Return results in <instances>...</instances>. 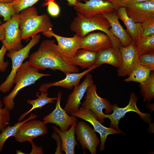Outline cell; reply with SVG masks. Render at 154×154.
Instances as JSON below:
<instances>
[{"label": "cell", "instance_id": "6da1fadb", "mask_svg": "<svg viewBox=\"0 0 154 154\" xmlns=\"http://www.w3.org/2000/svg\"><path fill=\"white\" fill-rule=\"evenodd\" d=\"M54 40H44L38 50L29 56L30 63L39 70H57L65 75L78 72L79 69L77 66L68 64L60 55Z\"/></svg>", "mask_w": 154, "mask_h": 154}, {"label": "cell", "instance_id": "7a4b0ae2", "mask_svg": "<svg viewBox=\"0 0 154 154\" xmlns=\"http://www.w3.org/2000/svg\"><path fill=\"white\" fill-rule=\"evenodd\" d=\"M18 14L22 40H27L40 32L52 30L53 25L49 16L46 13L38 15L34 7L24 9Z\"/></svg>", "mask_w": 154, "mask_h": 154}, {"label": "cell", "instance_id": "3957f363", "mask_svg": "<svg viewBox=\"0 0 154 154\" xmlns=\"http://www.w3.org/2000/svg\"><path fill=\"white\" fill-rule=\"evenodd\" d=\"M70 25V29L75 34L82 38L90 33L96 30L101 31L108 35L110 38L113 46L119 49L122 46L118 39L110 32V25L102 14L88 17L79 13H76Z\"/></svg>", "mask_w": 154, "mask_h": 154}, {"label": "cell", "instance_id": "277c9868", "mask_svg": "<svg viewBox=\"0 0 154 154\" xmlns=\"http://www.w3.org/2000/svg\"><path fill=\"white\" fill-rule=\"evenodd\" d=\"M39 70L31 64L29 61L23 63L14 77V84H15V86L9 94L3 98L5 107L10 110H13L15 106L14 100L21 90L35 83L36 81L42 77L50 76L49 74L39 73Z\"/></svg>", "mask_w": 154, "mask_h": 154}, {"label": "cell", "instance_id": "5b68a950", "mask_svg": "<svg viewBox=\"0 0 154 154\" xmlns=\"http://www.w3.org/2000/svg\"><path fill=\"white\" fill-rule=\"evenodd\" d=\"M40 37V35L37 34L32 37L25 47L18 50L9 52L7 54L12 60V69L6 80L0 86V91L6 93L10 91L14 84V78L17 71L23 61L29 57L31 48L39 42Z\"/></svg>", "mask_w": 154, "mask_h": 154}, {"label": "cell", "instance_id": "8992f818", "mask_svg": "<svg viewBox=\"0 0 154 154\" xmlns=\"http://www.w3.org/2000/svg\"><path fill=\"white\" fill-rule=\"evenodd\" d=\"M97 86L94 84L88 87L85 97V100L81 104L82 108L91 110L96 116L98 120L101 123L104 121L105 114L103 112L105 109L106 114L112 111V105L106 98L100 97L97 93Z\"/></svg>", "mask_w": 154, "mask_h": 154}, {"label": "cell", "instance_id": "52a82bcc", "mask_svg": "<svg viewBox=\"0 0 154 154\" xmlns=\"http://www.w3.org/2000/svg\"><path fill=\"white\" fill-rule=\"evenodd\" d=\"M47 37H52L56 40L58 44L56 50L60 55L70 64L78 50L80 49L81 38L76 34L71 37H67L59 36L54 33L52 30L42 33Z\"/></svg>", "mask_w": 154, "mask_h": 154}, {"label": "cell", "instance_id": "ba28073f", "mask_svg": "<svg viewBox=\"0 0 154 154\" xmlns=\"http://www.w3.org/2000/svg\"><path fill=\"white\" fill-rule=\"evenodd\" d=\"M137 100L138 98L136 94L132 92L130 95L129 103L125 107L120 108L116 104L112 105V114H105V118H108L110 120V127L124 133L119 128V121L121 118L124 116L126 114L131 111L137 113L144 122L150 123V115L143 113L138 109L137 105Z\"/></svg>", "mask_w": 154, "mask_h": 154}, {"label": "cell", "instance_id": "9c48e42d", "mask_svg": "<svg viewBox=\"0 0 154 154\" xmlns=\"http://www.w3.org/2000/svg\"><path fill=\"white\" fill-rule=\"evenodd\" d=\"M71 116L81 118L90 123L96 132L100 135L101 144L100 150L102 151L105 149V143L108 135L110 134L123 133L111 127H106L102 125L98 119L95 114L90 110L80 108L77 112L72 113Z\"/></svg>", "mask_w": 154, "mask_h": 154}, {"label": "cell", "instance_id": "30bf717a", "mask_svg": "<svg viewBox=\"0 0 154 154\" xmlns=\"http://www.w3.org/2000/svg\"><path fill=\"white\" fill-rule=\"evenodd\" d=\"M47 123L45 121L31 120L23 124L13 137L19 142H30L34 138L47 133Z\"/></svg>", "mask_w": 154, "mask_h": 154}, {"label": "cell", "instance_id": "8fae6325", "mask_svg": "<svg viewBox=\"0 0 154 154\" xmlns=\"http://www.w3.org/2000/svg\"><path fill=\"white\" fill-rule=\"evenodd\" d=\"M94 129L86 123L80 121L77 123L75 133L77 140L84 149H88L91 154H96L100 140Z\"/></svg>", "mask_w": 154, "mask_h": 154}, {"label": "cell", "instance_id": "7c38bea8", "mask_svg": "<svg viewBox=\"0 0 154 154\" xmlns=\"http://www.w3.org/2000/svg\"><path fill=\"white\" fill-rule=\"evenodd\" d=\"M62 95V92L58 93L55 109L44 116L43 120L47 123L56 124L59 127L61 131L64 132L67 131L73 123H77L78 120L76 117L69 116L65 110L61 108L60 103Z\"/></svg>", "mask_w": 154, "mask_h": 154}, {"label": "cell", "instance_id": "4fadbf2b", "mask_svg": "<svg viewBox=\"0 0 154 154\" xmlns=\"http://www.w3.org/2000/svg\"><path fill=\"white\" fill-rule=\"evenodd\" d=\"M18 14L7 21L5 27V36L2 41L3 45L9 52L19 50L23 47L21 42V33L19 26Z\"/></svg>", "mask_w": 154, "mask_h": 154}, {"label": "cell", "instance_id": "5bb4252c", "mask_svg": "<svg viewBox=\"0 0 154 154\" xmlns=\"http://www.w3.org/2000/svg\"><path fill=\"white\" fill-rule=\"evenodd\" d=\"M82 3L78 2L74 7V10L86 17H90L114 11L113 5L104 0H88Z\"/></svg>", "mask_w": 154, "mask_h": 154}, {"label": "cell", "instance_id": "9a60e30c", "mask_svg": "<svg viewBox=\"0 0 154 154\" xmlns=\"http://www.w3.org/2000/svg\"><path fill=\"white\" fill-rule=\"evenodd\" d=\"M125 7L128 16L135 23H141L154 17V1L129 3Z\"/></svg>", "mask_w": 154, "mask_h": 154}, {"label": "cell", "instance_id": "2e32d148", "mask_svg": "<svg viewBox=\"0 0 154 154\" xmlns=\"http://www.w3.org/2000/svg\"><path fill=\"white\" fill-rule=\"evenodd\" d=\"M84 80L80 84L74 86L73 92L68 96L64 109L68 114L77 111L80 109L83 98L86 90L90 85L94 84L92 75L88 73Z\"/></svg>", "mask_w": 154, "mask_h": 154}, {"label": "cell", "instance_id": "e0dca14e", "mask_svg": "<svg viewBox=\"0 0 154 154\" xmlns=\"http://www.w3.org/2000/svg\"><path fill=\"white\" fill-rule=\"evenodd\" d=\"M112 46L109 36L100 32L89 33L81 38L80 45V49L97 52Z\"/></svg>", "mask_w": 154, "mask_h": 154}, {"label": "cell", "instance_id": "ac0fdd59", "mask_svg": "<svg viewBox=\"0 0 154 154\" xmlns=\"http://www.w3.org/2000/svg\"><path fill=\"white\" fill-rule=\"evenodd\" d=\"M122 55V61L117 72L118 76H128L139 64L138 56L133 42L129 46L119 48Z\"/></svg>", "mask_w": 154, "mask_h": 154}, {"label": "cell", "instance_id": "d6986e66", "mask_svg": "<svg viewBox=\"0 0 154 154\" xmlns=\"http://www.w3.org/2000/svg\"><path fill=\"white\" fill-rule=\"evenodd\" d=\"M102 15L110 25V28L109 29L110 32L119 39L123 47H127L133 42L132 39L126 30L123 29L119 22L116 10L104 13Z\"/></svg>", "mask_w": 154, "mask_h": 154}, {"label": "cell", "instance_id": "ffe728a7", "mask_svg": "<svg viewBox=\"0 0 154 154\" xmlns=\"http://www.w3.org/2000/svg\"><path fill=\"white\" fill-rule=\"evenodd\" d=\"M100 66L95 64L80 73H68L66 75V77L61 80L54 82L42 84L40 86L39 90L40 92L48 91V89L49 87L53 86H59L67 89H72L73 86L74 87L79 84L81 79L84 76L94 69Z\"/></svg>", "mask_w": 154, "mask_h": 154}, {"label": "cell", "instance_id": "44dd1931", "mask_svg": "<svg viewBox=\"0 0 154 154\" xmlns=\"http://www.w3.org/2000/svg\"><path fill=\"white\" fill-rule=\"evenodd\" d=\"M77 123H74L67 131L62 132L56 126L53 125L54 131L59 135L62 141L61 151L66 154H74L75 149L76 145L78 146L75 135V128Z\"/></svg>", "mask_w": 154, "mask_h": 154}, {"label": "cell", "instance_id": "7402d4cb", "mask_svg": "<svg viewBox=\"0 0 154 154\" xmlns=\"http://www.w3.org/2000/svg\"><path fill=\"white\" fill-rule=\"evenodd\" d=\"M122 61V55L119 49L112 46L97 52L96 64L101 66L103 64H107L118 68Z\"/></svg>", "mask_w": 154, "mask_h": 154}, {"label": "cell", "instance_id": "603a6c76", "mask_svg": "<svg viewBox=\"0 0 154 154\" xmlns=\"http://www.w3.org/2000/svg\"><path fill=\"white\" fill-rule=\"evenodd\" d=\"M119 19L123 23L127 29L126 31L133 40L134 43L140 38L143 30L141 23H135L127 15L125 7L119 8L116 11Z\"/></svg>", "mask_w": 154, "mask_h": 154}, {"label": "cell", "instance_id": "cb8c5ba5", "mask_svg": "<svg viewBox=\"0 0 154 154\" xmlns=\"http://www.w3.org/2000/svg\"><path fill=\"white\" fill-rule=\"evenodd\" d=\"M97 52L80 49L77 51L70 64L79 66L82 68H90L96 64Z\"/></svg>", "mask_w": 154, "mask_h": 154}, {"label": "cell", "instance_id": "d4e9b609", "mask_svg": "<svg viewBox=\"0 0 154 154\" xmlns=\"http://www.w3.org/2000/svg\"><path fill=\"white\" fill-rule=\"evenodd\" d=\"M48 91L41 92L40 95H39V92L36 93V96L38 98L35 100H28L27 103L32 106V108L28 111L21 115L19 117L18 121H21L32 111L36 108H42L47 104L53 103L55 100H57V97L50 98L48 97Z\"/></svg>", "mask_w": 154, "mask_h": 154}, {"label": "cell", "instance_id": "484cf974", "mask_svg": "<svg viewBox=\"0 0 154 154\" xmlns=\"http://www.w3.org/2000/svg\"><path fill=\"white\" fill-rule=\"evenodd\" d=\"M133 44L138 56L154 52V34L141 37Z\"/></svg>", "mask_w": 154, "mask_h": 154}, {"label": "cell", "instance_id": "4316f807", "mask_svg": "<svg viewBox=\"0 0 154 154\" xmlns=\"http://www.w3.org/2000/svg\"><path fill=\"white\" fill-rule=\"evenodd\" d=\"M37 116L31 114L29 117L23 121H19L13 126L8 125L0 133V152L2 151L4 144L7 140L11 137H13L19 127L23 123L29 120L36 119Z\"/></svg>", "mask_w": 154, "mask_h": 154}, {"label": "cell", "instance_id": "83f0119b", "mask_svg": "<svg viewBox=\"0 0 154 154\" xmlns=\"http://www.w3.org/2000/svg\"><path fill=\"white\" fill-rule=\"evenodd\" d=\"M140 92L143 97V102H150L154 98V72L151 71L148 78L140 84Z\"/></svg>", "mask_w": 154, "mask_h": 154}, {"label": "cell", "instance_id": "f1b7e54d", "mask_svg": "<svg viewBox=\"0 0 154 154\" xmlns=\"http://www.w3.org/2000/svg\"><path fill=\"white\" fill-rule=\"evenodd\" d=\"M151 71L139 65L132 72L128 77L124 81L129 82L131 81L142 84L148 78Z\"/></svg>", "mask_w": 154, "mask_h": 154}, {"label": "cell", "instance_id": "f546056e", "mask_svg": "<svg viewBox=\"0 0 154 154\" xmlns=\"http://www.w3.org/2000/svg\"><path fill=\"white\" fill-rule=\"evenodd\" d=\"M16 13L12 3H4L0 2V16L3 18L4 22L8 21Z\"/></svg>", "mask_w": 154, "mask_h": 154}, {"label": "cell", "instance_id": "4dcf8cb0", "mask_svg": "<svg viewBox=\"0 0 154 154\" xmlns=\"http://www.w3.org/2000/svg\"><path fill=\"white\" fill-rule=\"evenodd\" d=\"M139 64L150 70L154 71V52L138 56Z\"/></svg>", "mask_w": 154, "mask_h": 154}, {"label": "cell", "instance_id": "1f68e13d", "mask_svg": "<svg viewBox=\"0 0 154 154\" xmlns=\"http://www.w3.org/2000/svg\"><path fill=\"white\" fill-rule=\"evenodd\" d=\"M3 104L0 99V132L9 125L11 119L10 110L5 107L2 108Z\"/></svg>", "mask_w": 154, "mask_h": 154}, {"label": "cell", "instance_id": "d6a6232c", "mask_svg": "<svg viewBox=\"0 0 154 154\" xmlns=\"http://www.w3.org/2000/svg\"><path fill=\"white\" fill-rule=\"evenodd\" d=\"M39 0H13L12 4L17 14L22 10L32 7Z\"/></svg>", "mask_w": 154, "mask_h": 154}, {"label": "cell", "instance_id": "836d02e7", "mask_svg": "<svg viewBox=\"0 0 154 154\" xmlns=\"http://www.w3.org/2000/svg\"><path fill=\"white\" fill-rule=\"evenodd\" d=\"M141 25L143 31L141 37L154 34V17L145 20Z\"/></svg>", "mask_w": 154, "mask_h": 154}, {"label": "cell", "instance_id": "e575fe53", "mask_svg": "<svg viewBox=\"0 0 154 154\" xmlns=\"http://www.w3.org/2000/svg\"><path fill=\"white\" fill-rule=\"evenodd\" d=\"M55 0H45L42 6H47V11L49 14L53 17H56L60 13V8Z\"/></svg>", "mask_w": 154, "mask_h": 154}, {"label": "cell", "instance_id": "d590c367", "mask_svg": "<svg viewBox=\"0 0 154 154\" xmlns=\"http://www.w3.org/2000/svg\"><path fill=\"white\" fill-rule=\"evenodd\" d=\"M7 50V49L3 45L0 50V71L1 72L6 71L9 64L8 61L4 60V56Z\"/></svg>", "mask_w": 154, "mask_h": 154}, {"label": "cell", "instance_id": "8d00e7d4", "mask_svg": "<svg viewBox=\"0 0 154 154\" xmlns=\"http://www.w3.org/2000/svg\"><path fill=\"white\" fill-rule=\"evenodd\" d=\"M111 2L113 5L114 10H117L119 8L125 7L131 0H104Z\"/></svg>", "mask_w": 154, "mask_h": 154}, {"label": "cell", "instance_id": "74e56055", "mask_svg": "<svg viewBox=\"0 0 154 154\" xmlns=\"http://www.w3.org/2000/svg\"><path fill=\"white\" fill-rule=\"evenodd\" d=\"M52 137L56 140L57 143V147L55 154H62V141L59 135L57 132L54 131L52 135Z\"/></svg>", "mask_w": 154, "mask_h": 154}, {"label": "cell", "instance_id": "f35d334b", "mask_svg": "<svg viewBox=\"0 0 154 154\" xmlns=\"http://www.w3.org/2000/svg\"><path fill=\"white\" fill-rule=\"evenodd\" d=\"M7 23L6 22L3 24L0 25V41H2L5 38V27Z\"/></svg>", "mask_w": 154, "mask_h": 154}, {"label": "cell", "instance_id": "ab89813d", "mask_svg": "<svg viewBox=\"0 0 154 154\" xmlns=\"http://www.w3.org/2000/svg\"><path fill=\"white\" fill-rule=\"evenodd\" d=\"M68 1L67 4L70 6H75L78 2V0H66Z\"/></svg>", "mask_w": 154, "mask_h": 154}, {"label": "cell", "instance_id": "60d3db41", "mask_svg": "<svg viewBox=\"0 0 154 154\" xmlns=\"http://www.w3.org/2000/svg\"><path fill=\"white\" fill-rule=\"evenodd\" d=\"M148 1H154V0H131L129 3H137Z\"/></svg>", "mask_w": 154, "mask_h": 154}, {"label": "cell", "instance_id": "b9f144b4", "mask_svg": "<svg viewBox=\"0 0 154 154\" xmlns=\"http://www.w3.org/2000/svg\"><path fill=\"white\" fill-rule=\"evenodd\" d=\"M13 0H0V2L4 3H12Z\"/></svg>", "mask_w": 154, "mask_h": 154}, {"label": "cell", "instance_id": "7bdbcfd3", "mask_svg": "<svg viewBox=\"0 0 154 154\" xmlns=\"http://www.w3.org/2000/svg\"><path fill=\"white\" fill-rule=\"evenodd\" d=\"M88 0H78V2H80V1H84V2H85L86 1Z\"/></svg>", "mask_w": 154, "mask_h": 154}, {"label": "cell", "instance_id": "ee69618b", "mask_svg": "<svg viewBox=\"0 0 154 154\" xmlns=\"http://www.w3.org/2000/svg\"><path fill=\"white\" fill-rule=\"evenodd\" d=\"M2 24V23L1 22V21L0 20V25L1 24Z\"/></svg>", "mask_w": 154, "mask_h": 154}]
</instances>
